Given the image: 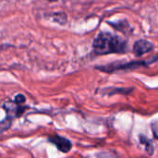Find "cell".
<instances>
[{"mask_svg":"<svg viewBox=\"0 0 158 158\" xmlns=\"http://www.w3.org/2000/svg\"><path fill=\"white\" fill-rule=\"evenodd\" d=\"M94 51L97 55L124 54L128 51V42L108 31L100 32L94 41Z\"/></svg>","mask_w":158,"mask_h":158,"instance_id":"cell-1","label":"cell"},{"mask_svg":"<svg viewBox=\"0 0 158 158\" xmlns=\"http://www.w3.org/2000/svg\"><path fill=\"white\" fill-rule=\"evenodd\" d=\"M156 56L153 60L151 59L149 61H131V62H127V63H113V64H109L107 66L97 67L96 69H98L101 71H105V72H114V71H118V70L133 69L136 68L146 66V65L156 62Z\"/></svg>","mask_w":158,"mask_h":158,"instance_id":"cell-2","label":"cell"},{"mask_svg":"<svg viewBox=\"0 0 158 158\" xmlns=\"http://www.w3.org/2000/svg\"><path fill=\"white\" fill-rule=\"evenodd\" d=\"M154 49V44L147 40H139L133 45V53L137 56H141L146 53H149Z\"/></svg>","mask_w":158,"mask_h":158,"instance_id":"cell-3","label":"cell"},{"mask_svg":"<svg viewBox=\"0 0 158 158\" xmlns=\"http://www.w3.org/2000/svg\"><path fill=\"white\" fill-rule=\"evenodd\" d=\"M48 141L51 142L52 143H54L61 152L67 153L71 149V143L64 137H60V136L56 135V136L50 137L48 139Z\"/></svg>","mask_w":158,"mask_h":158,"instance_id":"cell-4","label":"cell"},{"mask_svg":"<svg viewBox=\"0 0 158 158\" xmlns=\"http://www.w3.org/2000/svg\"><path fill=\"white\" fill-rule=\"evenodd\" d=\"M4 108L6 110L7 113L13 115L14 117H18L20 116V114L23 112V108L21 106H19V105H17L15 103H9V104H6L4 106Z\"/></svg>","mask_w":158,"mask_h":158,"instance_id":"cell-5","label":"cell"},{"mask_svg":"<svg viewBox=\"0 0 158 158\" xmlns=\"http://www.w3.org/2000/svg\"><path fill=\"white\" fill-rule=\"evenodd\" d=\"M48 17L55 22L59 23L61 25H64L67 23V15L63 12H56V13H51L48 15Z\"/></svg>","mask_w":158,"mask_h":158,"instance_id":"cell-6","label":"cell"},{"mask_svg":"<svg viewBox=\"0 0 158 158\" xmlns=\"http://www.w3.org/2000/svg\"><path fill=\"white\" fill-rule=\"evenodd\" d=\"M141 142H142L143 144H144L146 146V150L148 151V153L150 155H152L153 151H154V148H153V145H152V142L149 139H147L146 137H144V136H141Z\"/></svg>","mask_w":158,"mask_h":158,"instance_id":"cell-7","label":"cell"},{"mask_svg":"<svg viewBox=\"0 0 158 158\" xmlns=\"http://www.w3.org/2000/svg\"><path fill=\"white\" fill-rule=\"evenodd\" d=\"M25 102V97L22 95V94H18L16 97H15V104L17 105H20L22 103Z\"/></svg>","mask_w":158,"mask_h":158,"instance_id":"cell-8","label":"cell"},{"mask_svg":"<svg viewBox=\"0 0 158 158\" xmlns=\"http://www.w3.org/2000/svg\"><path fill=\"white\" fill-rule=\"evenodd\" d=\"M48 1H50V2H55V1H57V0H48Z\"/></svg>","mask_w":158,"mask_h":158,"instance_id":"cell-9","label":"cell"}]
</instances>
